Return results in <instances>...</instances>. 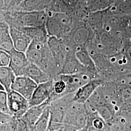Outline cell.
<instances>
[{
  "label": "cell",
  "mask_w": 131,
  "mask_h": 131,
  "mask_svg": "<svg viewBox=\"0 0 131 131\" xmlns=\"http://www.w3.org/2000/svg\"><path fill=\"white\" fill-rule=\"evenodd\" d=\"M13 117L9 114H5L0 111V125L9 122Z\"/></svg>",
  "instance_id": "cell-26"
},
{
  "label": "cell",
  "mask_w": 131,
  "mask_h": 131,
  "mask_svg": "<svg viewBox=\"0 0 131 131\" xmlns=\"http://www.w3.org/2000/svg\"><path fill=\"white\" fill-rule=\"evenodd\" d=\"M50 116V105L45 109L44 112L34 124L32 131H47Z\"/></svg>",
  "instance_id": "cell-21"
},
{
  "label": "cell",
  "mask_w": 131,
  "mask_h": 131,
  "mask_svg": "<svg viewBox=\"0 0 131 131\" xmlns=\"http://www.w3.org/2000/svg\"><path fill=\"white\" fill-rule=\"evenodd\" d=\"M38 84L25 76H19L16 77L11 85V89L15 91L29 101Z\"/></svg>",
  "instance_id": "cell-6"
},
{
  "label": "cell",
  "mask_w": 131,
  "mask_h": 131,
  "mask_svg": "<svg viewBox=\"0 0 131 131\" xmlns=\"http://www.w3.org/2000/svg\"><path fill=\"white\" fill-rule=\"evenodd\" d=\"M47 44L56 67L60 72L68 52L65 45L61 39L54 37H49Z\"/></svg>",
  "instance_id": "cell-3"
},
{
  "label": "cell",
  "mask_w": 131,
  "mask_h": 131,
  "mask_svg": "<svg viewBox=\"0 0 131 131\" xmlns=\"http://www.w3.org/2000/svg\"><path fill=\"white\" fill-rule=\"evenodd\" d=\"M32 40L47 42L49 36L45 26L41 27H24L22 29Z\"/></svg>",
  "instance_id": "cell-17"
},
{
  "label": "cell",
  "mask_w": 131,
  "mask_h": 131,
  "mask_svg": "<svg viewBox=\"0 0 131 131\" xmlns=\"http://www.w3.org/2000/svg\"><path fill=\"white\" fill-rule=\"evenodd\" d=\"M74 53L67 52L65 60L61 68L59 75H70L81 73H86L84 67L78 60Z\"/></svg>",
  "instance_id": "cell-10"
},
{
  "label": "cell",
  "mask_w": 131,
  "mask_h": 131,
  "mask_svg": "<svg viewBox=\"0 0 131 131\" xmlns=\"http://www.w3.org/2000/svg\"><path fill=\"white\" fill-rule=\"evenodd\" d=\"M11 124L14 131H31V127L23 117L12 118Z\"/></svg>",
  "instance_id": "cell-22"
},
{
  "label": "cell",
  "mask_w": 131,
  "mask_h": 131,
  "mask_svg": "<svg viewBox=\"0 0 131 131\" xmlns=\"http://www.w3.org/2000/svg\"><path fill=\"white\" fill-rule=\"evenodd\" d=\"M88 121L84 127L87 131H106L108 125L98 114L87 108Z\"/></svg>",
  "instance_id": "cell-13"
},
{
  "label": "cell",
  "mask_w": 131,
  "mask_h": 131,
  "mask_svg": "<svg viewBox=\"0 0 131 131\" xmlns=\"http://www.w3.org/2000/svg\"><path fill=\"white\" fill-rule=\"evenodd\" d=\"M118 11L121 13H131V1H124L118 5L117 7Z\"/></svg>",
  "instance_id": "cell-24"
},
{
  "label": "cell",
  "mask_w": 131,
  "mask_h": 131,
  "mask_svg": "<svg viewBox=\"0 0 131 131\" xmlns=\"http://www.w3.org/2000/svg\"><path fill=\"white\" fill-rule=\"evenodd\" d=\"M6 4L5 0H0V11L5 9Z\"/></svg>",
  "instance_id": "cell-30"
},
{
  "label": "cell",
  "mask_w": 131,
  "mask_h": 131,
  "mask_svg": "<svg viewBox=\"0 0 131 131\" xmlns=\"http://www.w3.org/2000/svg\"><path fill=\"white\" fill-rule=\"evenodd\" d=\"M104 83L101 78L91 79L89 82L80 88L74 94L72 99L73 103H85L92 95L94 92Z\"/></svg>",
  "instance_id": "cell-5"
},
{
  "label": "cell",
  "mask_w": 131,
  "mask_h": 131,
  "mask_svg": "<svg viewBox=\"0 0 131 131\" xmlns=\"http://www.w3.org/2000/svg\"><path fill=\"white\" fill-rule=\"evenodd\" d=\"M10 60L9 54L0 50V67L9 66Z\"/></svg>",
  "instance_id": "cell-25"
},
{
  "label": "cell",
  "mask_w": 131,
  "mask_h": 131,
  "mask_svg": "<svg viewBox=\"0 0 131 131\" xmlns=\"http://www.w3.org/2000/svg\"><path fill=\"white\" fill-rule=\"evenodd\" d=\"M62 1L66 6L69 7H74L77 4L79 0H60Z\"/></svg>",
  "instance_id": "cell-27"
},
{
  "label": "cell",
  "mask_w": 131,
  "mask_h": 131,
  "mask_svg": "<svg viewBox=\"0 0 131 131\" xmlns=\"http://www.w3.org/2000/svg\"><path fill=\"white\" fill-rule=\"evenodd\" d=\"M26 0H11L9 5L10 6H17V7L20 4Z\"/></svg>",
  "instance_id": "cell-29"
},
{
  "label": "cell",
  "mask_w": 131,
  "mask_h": 131,
  "mask_svg": "<svg viewBox=\"0 0 131 131\" xmlns=\"http://www.w3.org/2000/svg\"><path fill=\"white\" fill-rule=\"evenodd\" d=\"M52 0H26L18 6L19 11H42Z\"/></svg>",
  "instance_id": "cell-16"
},
{
  "label": "cell",
  "mask_w": 131,
  "mask_h": 131,
  "mask_svg": "<svg viewBox=\"0 0 131 131\" xmlns=\"http://www.w3.org/2000/svg\"><path fill=\"white\" fill-rule=\"evenodd\" d=\"M0 90H5L3 86V85L0 84Z\"/></svg>",
  "instance_id": "cell-31"
},
{
  "label": "cell",
  "mask_w": 131,
  "mask_h": 131,
  "mask_svg": "<svg viewBox=\"0 0 131 131\" xmlns=\"http://www.w3.org/2000/svg\"><path fill=\"white\" fill-rule=\"evenodd\" d=\"M15 50L9 33V28L0 29V50L10 54Z\"/></svg>",
  "instance_id": "cell-19"
},
{
  "label": "cell",
  "mask_w": 131,
  "mask_h": 131,
  "mask_svg": "<svg viewBox=\"0 0 131 131\" xmlns=\"http://www.w3.org/2000/svg\"><path fill=\"white\" fill-rule=\"evenodd\" d=\"M10 122L5 124L0 125V131H14Z\"/></svg>",
  "instance_id": "cell-28"
},
{
  "label": "cell",
  "mask_w": 131,
  "mask_h": 131,
  "mask_svg": "<svg viewBox=\"0 0 131 131\" xmlns=\"http://www.w3.org/2000/svg\"><path fill=\"white\" fill-rule=\"evenodd\" d=\"M58 79L62 80L65 83L67 86L66 93L69 94L75 92L91 79L87 73H81L70 75L61 74L58 76L56 80Z\"/></svg>",
  "instance_id": "cell-9"
},
{
  "label": "cell",
  "mask_w": 131,
  "mask_h": 131,
  "mask_svg": "<svg viewBox=\"0 0 131 131\" xmlns=\"http://www.w3.org/2000/svg\"><path fill=\"white\" fill-rule=\"evenodd\" d=\"M127 77H128V78H131V73H130V74H129V75H127Z\"/></svg>",
  "instance_id": "cell-33"
},
{
  "label": "cell",
  "mask_w": 131,
  "mask_h": 131,
  "mask_svg": "<svg viewBox=\"0 0 131 131\" xmlns=\"http://www.w3.org/2000/svg\"><path fill=\"white\" fill-rule=\"evenodd\" d=\"M9 33L15 50L25 52L27 51L32 40L23 31L17 28H9Z\"/></svg>",
  "instance_id": "cell-12"
},
{
  "label": "cell",
  "mask_w": 131,
  "mask_h": 131,
  "mask_svg": "<svg viewBox=\"0 0 131 131\" xmlns=\"http://www.w3.org/2000/svg\"><path fill=\"white\" fill-rule=\"evenodd\" d=\"M64 131V126L61 129H59V130H56V131Z\"/></svg>",
  "instance_id": "cell-32"
},
{
  "label": "cell",
  "mask_w": 131,
  "mask_h": 131,
  "mask_svg": "<svg viewBox=\"0 0 131 131\" xmlns=\"http://www.w3.org/2000/svg\"><path fill=\"white\" fill-rule=\"evenodd\" d=\"M10 56L9 67L16 77L23 76L24 69L30 64L25 53L14 50L10 54Z\"/></svg>",
  "instance_id": "cell-11"
},
{
  "label": "cell",
  "mask_w": 131,
  "mask_h": 131,
  "mask_svg": "<svg viewBox=\"0 0 131 131\" xmlns=\"http://www.w3.org/2000/svg\"><path fill=\"white\" fill-rule=\"evenodd\" d=\"M50 101L48 100L41 104L30 107L24 114L23 117L27 122L31 129H32L34 124L42 115L45 109L47 106L50 105Z\"/></svg>",
  "instance_id": "cell-15"
},
{
  "label": "cell",
  "mask_w": 131,
  "mask_h": 131,
  "mask_svg": "<svg viewBox=\"0 0 131 131\" xmlns=\"http://www.w3.org/2000/svg\"><path fill=\"white\" fill-rule=\"evenodd\" d=\"M23 76L30 78L38 84L52 80L39 67L31 63H30L24 69Z\"/></svg>",
  "instance_id": "cell-14"
},
{
  "label": "cell",
  "mask_w": 131,
  "mask_h": 131,
  "mask_svg": "<svg viewBox=\"0 0 131 131\" xmlns=\"http://www.w3.org/2000/svg\"><path fill=\"white\" fill-rule=\"evenodd\" d=\"M71 19L66 12L50 11L47 14L45 27L49 37L61 39L70 31Z\"/></svg>",
  "instance_id": "cell-1"
},
{
  "label": "cell",
  "mask_w": 131,
  "mask_h": 131,
  "mask_svg": "<svg viewBox=\"0 0 131 131\" xmlns=\"http://www.w3.org/2000/svg\"><path fill=\"white\" fill-rule=\"evenodd\" d=\"M19 19L24 27H41L45 26L47 14L42 11H19Z\"/></svg>",
  "instance_id": "cell-8"
},
{
  "label": "cell",
  "mask_w": 131,
  "mask_h": 131,
  "mask_svg": "<svg viewBox=\"0 0 131 131\" xmlns=\"http://www.w3.org/2000/svg\"><path fill=\"white\" fill-rule=\"evenodd\" d=\"M75 56L86 70V73L91 79L101 78L93 59L85 46L77 47Z\"/></svg>",
  "instance_id": "cell-4"
},
{
  "label": "cell",
  "mask_w": 131,
  "mask_h": 131,
  "mask_svg": "<svg viewBox=\"0 0 131 131\" xmlns=\"http://www.w3.org/2000/svg\"><path fill=\"white\" fill-rule=\"evenodd\" d=\"M0 111L10 115L8 105V94L5 90H0Z\"/></svg>",
  "instance_id": "cell-23"
},
{
  "label": "cell",
  "mask_w": 131,
  "mask_h": 131,
  "mask_svg": "<svg viewBox=\"0 0 131 131\" xmlns=\"http://www.w3.org/2000/svg\"><path fill=\"white\" fill-rule=\"evenodd\" d=\"M16 76L9 66L0 67V84L8 92Z\"/></svg>",
  "instance_id": "cell-18"
},
{
  "label": "cell",
  "mask_w": 131,
  "mask_h": 131,
  "mask_svg": "<svg viewBox=\"0 0 131 131\" xmlns=\"http://www.w3.org/2000/svg\"><path fill=\"white\" fill-rule=\"evenodd\" d=\"M90 38L89 31L86 28L78 29L72 36V41L77 47L85 46Z\"/></svg>",
  "instance_id": "cell-20"
},
{
  "label": "cell",
  "mask_w": 131,
  "mask_h": 131,
  "mask_svg": "<svg viewBox=\"0 0 131 131\" xmlns=\"http://www.w3.org/2000/svg\"><path fill=\"white\" fill-rule=\"evenodd\" d=\"M8 94V105L10 115L13 118L23 117L30 107L28 100L19 93L11 90Z\"/></svg>",
  "instance_id": "cell-2"
},
{
  "label": "cell",
  "mask_w": 131,
  "mask_h": 131,
  "mask_svg": "<svg viewBox=\"0 0 131 131\" xmlns=\"http://www.w3.org/2000/svg\"><path fill=\"white\" fill-rule=\"evenodd\" d=\"M53 82L54 80H51L38 84L29 101L30 107L41 104L49 99L53 92Z\"/></svg>",
  "instance_id": "cell-7"
}]
</instances>
